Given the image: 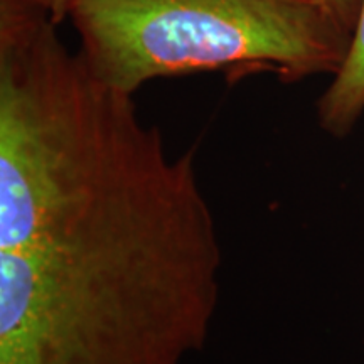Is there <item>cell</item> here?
<instances>
[{
    "label": "cell",
    "mask_w": 364,
    "mask_h": 364,
    "mask_svg": "<svg viewBox=\"0 0 364 364\" xmlns=\"http://www.w3.org/2000/svg\"><path fill=\"white\" fill-rule=\"evenodd\" d=\"M223 247L196 167L159 144L0 248V364H184L211 334Z\"/></svg>",
    "instance_id": "6da1fadb"
},
{
    "label": "cell",
    "mask_w": 364,
    "mask_h": 364,
    "mask_svg": "<svg viewBox=\"0 0 364 364\" xmlns=\"http://www.w3.org/2000/svg\"><path fill=\"white\" fill-rule=\"evenodd\" d=\"M70 19L90 71L129 95L194 73L334 76L353 39L318 0H78Z\"/></svg>",
    "instance_id": "7a4b0ae2"
},
{
    "label": "cell",
    "mask_w": 364,
    "mask_h": 364,
    "mask_svg": "<svg viewBox=\"0 0 364 364\" xmlns=\"http://www.w3.org/2000/svg\"><path fill=\"white\" fill-rule=\"evenodd\" d=\"M364 113V0L351 46L341 70L317 102V124L334 139H346Z\"/></svg>",
    "instance_id": "3957f363"
},
{
    "label": "cell",
    "mask_w": 364,
    "mask_h": 364,
    "mask_svg": "<svg viewBox=\"0 0 364 364\" xmlns=\"http://www.w3.org/2000/svg\"><path fill=\"white\" fill-rule=\"evenodd\" d=\"M318 2L324 4L349 33H354L359 19V12H361L363 0H318Z\"/></svg>",
    "instance_id": "277c9868"
},
{
    "label": "cell",
    "mask_w": 364,
    "mask_h": 364,
    "mask_svg": "<svg viewBox=\"0 0 364 364\" xmlns=\"http://www.w3.org/2000/svg\"><path fill=\"white\" fill-rule=\"evenodd\" d=\"M33 2L48 12L54 24H59L71 16L73 7L76 6L78 0H33Z\"/></svg>",
    "instance_id": "5b68a950"
}]
</instances>
